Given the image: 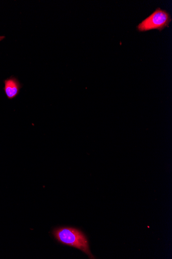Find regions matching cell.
<instances>
[{
  "instance_id": "1",
  "label": "cell",
  "mask_w": 172,
  "mask_h": 259,
  "mask_svg": "<svg viewBox=\"0 0 172 259\" xmlns=\"http://www.w3.org/2000/svg\"><path fill=\"white\" fill-rule=\"evenodd\" d=\"M52 233L62 244L79 249L90 258H95L90 250L88 240L81 230L75 228L60 227L54 229Z\"/></svg>"
},
{
  "instance_id": "2",
  "label": "cell",
  "mask_w": 172,
  "mask_h": 259,
  "mask_svg": "<svg viewBox=\"0 0 172 259\" xmlns=\"http://www.w3.org/2000/svg\"><path fill=\"white\" fill-rule=\"evenodd\" d=\"M171 19L170 15L165 10L157 9L150 16L139 23L137 28L142 32L157 29L160 32L168 27Z\"/></svg>"
},
{
  "instance_id": "3",
  "label": "cell",
  "mask_w": 172,
  "mask_h": 259,
  "mask_svg": "<svg viewBox=\"0 0 172 259\" xmlns=\"http://www.w3.org/2000/svg\"><path fill=\"white\" fill-rule=\"evenodd\" d=\"M5 87L4 91L9 100L16 98L19 95L22 84L18 79L14 76H11L4 80Z\"/></svg>"
}]
</instances>
